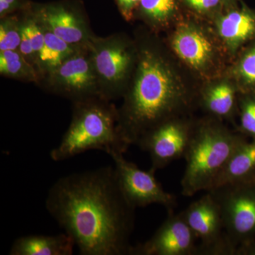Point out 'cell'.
<instances>
[{
	"label": "cell",
	"instance_id": "obj_25",
	"mask_svg": "<svg viewBox=\"0 0 255 255\" xmlns=\"http://www.w3.org/2000/svg\"><path fill=\"white\" fill-rule=\"evenodd\" d=\"M117 2L124 18L130 20L132 18L134 9L140 4V0H117Z\"/></svg>",
	"mask_w": 255,
	"mask_h": 255
},
{
	"label": "cell",
	"instance_id": "obj_17",
	"mask_svg": "<svg viewBox=\"0 0 255 255\" xmlns=\"http://www.w3.org/2000/svg\"><path fill=\"white\" fill-rule=\"evenodd\" d=\"M42 28L45 33V45L38 59V71L40 75H45L58 68L81 46L70 44L49 30Z\"/></svg>",
	"mask_w": 255,
	"mask_h": 255
},
{
	"label": "cell",
	"instance_id": "obj_2",
	"mask_svg": "<svg viewBox=\"0 0 255 255\" xmlns=\"http://www.w3.org/2000/svg\"><path fill=\"white\" fill-rule=\"evenodd\" d=\"M124 96L118 131L127 150L152 128L179 117L190 104L169 65L150 48L137 55L135 75Z\"/></svg>",
	"mask_w": 255,
	"mask_h": 255
},
{
	"label": "cell",
	"instance_id": "obj_8",
	"mask_svg": "<svg viewBox=\"0 0 255 255\" xmlns=\"http://www.w3.org/2000/svg\"><path fill=\"white\" fill-rule=\"evenodd\" d=\"M182 212L200 241L196 255H236V250L225 233L221 209L209 191Z\"/></svg>",
	"mask_w": 255,
	"mask_h": 255
},
{
	"label": "cell",
	"instance_id": "obj_19",
	"mask_svg": "<svg viewBox=\"0 0 255 255\" xmlns=\"http://www.w3.org/2000/svg\"><path fill=\"white\" fill-rule=\"evenodd\" d=\"M0 73L25 81L36 82L39 78L36 68L23 58L19 50L0 51Z\"/></svg>",
	"mask_w": 255,
	"mask_h": 255
},
{
	"label": "cell",
	"instance_id": "obj_20",
	"mask_svg": "<svg viewBox=\"0 0 255 255\" xmlns=\"http://www.w3.org/2000/svg\"><path fill=\"white\" fill-rule=\"evenodd\" d=\"M142 14L154 26L167 22L175 10V0H140Z\"/></svg>",
	"mask_w": 255,
	"mask_h": 255
},
{
	"label": "cell",
	"instance_id": "obj_9",
	"mask_svg": "<svg viewBox=\"0 0 255 255\" xmlns=\"http://www.w3.org/2000/svg\"><path fill=\"white\" fill-rule=\"evenodd\" d=\"M123 152H112L109 155L114 161L119 185L132 206L136 209L150 204H160L168 211L177 206L175 196L167 192L155 178L152 169L145 171L127 160Z\"/></svg>",
	"mask_w": 255,
	"mask_h": 255
},
{
	"label": "cell",
	"instance_id": "obj_14",
	"mask_svg": "<svg viewBox=\"0 0 255 255\" xmlns=\"http://www.w3.org/2000/svg\"><path fill=\"white\" fill-rule=\"evenodd\" d=\"M255 182V140H243L216 178L211 189L226 185ZM210 191V190H209Z\"/></svg>",
	"mask_w": 255,
	"mask_h": 255
},
{
	"label": "cell",
	"instance_id": "obj_26",
	"mask_svg": "<svg viewBox=\"0 0 255 255\" xmlns=\"http://www.w3.org/2000/svg\"><path fill=\"white\" fill-rule=\"evenodd\" d=\"M17 1L16 0H0V15L1 18L4 17L5 15L10 12L16 6Z\"/></svg>",
	"mask_w": 255,
	"mask_h": 255
},
{
	"label": "cell",
	"instance_id": "obj_18",
	"mask_svg": "<svg viewBox=\"0 0 255 255\" xmlns=\"http://www.w3.org/2000/svg\"><path fill=\"white\" fill-rule=\"evenodd\" d=\"M237 99L235 87L221 82L210 87L203 96V105L215 118H231L236 111Z\"/></svg>",
	"mask_w": 255,
	"mask_h": 255
},
{
	"label": "cell",
	"instance_id": "obj_22",
	"mask_svg": "<svg viewBox=\"0 0 255 255\" xmlns=\"http://www.w3.org/2000/svg\"><path fill=\"white\" fill-rule=\"evenodd\" d=\"M238 132L255 140V95L243 93L239 103Z\"/></svg>",
	"mask_w": 255,
	"mask_h": 255
},
{
	"label": "cell",
	"instance_id": "obj_12",
	"mask_svg": "<svg viewBox=\"0 0 255 255\" xmlns=\"http://www.w3.org/2000/svg\"><path fill=\"white\" fill-rule=\"evenodd\" d=\"M33 17L43 28L70 44L87 46L93 36L81 15L62 5L43 8Z\"/></svg>",
	"mask_w": 255,
	"mask_h": 255
},
{
	"label": "cell",
	"instance_id": "obj_16",
	"mask_svg": "<svg viewBox=\"0 0 255 255\" xmlns=\"http://www.w3.org/2000/svg\"><path fill=\"white\" fill-rule=\"evenodd\" d=\"M218 30L223 41L236 49L255 38V13L242 9L225 15L218 23Z\"/></svg>",
	"mask_w": 255,
	"mask_h": 255
},
{
	"label": "cell",
	"instance_id": "obj_7",
	"mask_svg": "<svg viewBox=\"0 0 255 255\" xmlns=\"http://www.w3.org/2000/svg\"><path fill=\"white\" fill-rule=\"evenodd\" d=\"M45 76L46 87L49 91L73 102L100 96L98 80L87 45L80 47Z\"/></svg>",
	"mask_w": 255,
	"mask_h": 255
},
{
	"label": "cell",
	"instance_id": "obj_21",
	"mask_svg": "<svg viewBox=\"0 0 255 255\" xmlns=\"http://www.w3.org/2000/svg\"><path fill=\"white\" fill-rule=\"evenodd\" d=\"M243 93L255 95V44L245 51L236 68Z\"/></svg>",
	"mask_w": 255,
	"mask_h": 255
},
{
	"label": "cell",
	"instance_id": "obj_6",
	"mask_svg": "<svg viewBox=\"0 0 255 255\" xmlns=\"http://www.w3.org/2000/svg\"><path fill=\"white\" fill-rule=\"evenodd\" d=\"M95 68L100 96L112 101L124 95L135 57L131 48L118 35L100 38L92 36L87 43Z\"/></svg>",
	"mask_w": 255,
	"mask_h": 255
},
{
	"label": "cell",
	"instance_id": "obj_1",
	"mask_svg": "<svg viewBox=\"0 0 255 255\" xmlns=\"http://www.w3.org/2000/svg\"><path fill=\"white\" fill-rule=\"evenodd\" d=\"M46 208L80 255H131L135 208L114 166L60 177L48 191Z\"/></svg>",
	"mask_w": 255,
	"mask_h": 255
},
{
	"label": "cell",
	"instance_id": "obj_13",
	"mask_svg": "<svg viewBox=\"0 0 255 255\" xmlns=\"http://www.w3.org/2000/svg\"><path fill=\"white\" fill-rule=\"evenodd\" d=\"M171 44L177 56L197 71L206 70L212 63L214 46L199 28L189 25L178 28Z\"/></svg>",
	"mask_w": 255,
	"mask_h": 255
},
{
	"label": "cell",
	"instance_id": "obj_11",
	"mask_svg": "<svg viewBox=\"0 0 255 255\" xmlns=\"http://www.w3.org/2000/svg\"><path fill=\"white\" fill-rule=\"evenodd\" d=\"M168 213L150 239L132 247L131 255H196L198 239L182 211Z\"/></svg>",
	"mask_w": 255,
	"mask_h": 255
},
{
	"label": "cell",
	"instance_id": "obj_24",
	"mask_svg": "<svg viewBox=\"0 0 255 255\" xmlns=\"http://www.w3.org/2000/svg\"><path fill=\"white\" fill-rule=\"evenodd\" d=\"M193 9L206 11L214 9L219 3V0H184Z\"/></svg>",
	"mask_w": 255,
	"mask_h": 255
},
{
	"label": "cell",
	"instance_id": "obj_4",
	"mask_svg": "<svg viewBox=\"0 0 255 255\" xmlns=\"http://www.w3.org/2000/svg\"><path fill=\"white\" fill-rule=\"evenodd\" d=\"M246 138L213 119L196 124L184 157L182 195L190 197L199 191L211 190L228 159Z\"/></svg>",
	"mask_w": 255,
	"mask_h": 255
},
{
	"label": "cell",
	"instance_id": "obj_15",
	"mask_svg": "<svg viewBox=\"0 0 255 255\" xmlns=\"http://www.w3.org/2000/svg\"><path fill=\"white\" fill-rule=\"evenodd\" d=\"M75 244L64 233L56 236L30 235L17 238L10 248V255H71Z\"/></svg>",
	"mask_w": 255,
	"mask_h": 255
},
{
	"label": "cell",
	"instance_id": "obj_23",
	"mask_svg": "<svg viewBox=\"0 0 255 255\" xmlns=\"http://www.w3.org/2000/svg\"><path fill=\"white\" fill-rule=\"evenodd\" d=\"M22 22L16 18H1L0 23V51L18 50L21 41Z\"/></svg>",
	"mask_w": 255,
	"mask_h": 255
},
{
	"label": "cell",
	"instance_id": "obj_5",
	"mask_svg": "<svg viewBox=\"0 0 255 255\" xmlns=\"http://www.w3.org/2000/svg\"><path fill=\"white\" fill-rule=\"evenodd\" d=\"M209 191L221 209L225 233L236 255H255V182Z\"/></svg>",
	"mask_w": 255,
	"mask_h": 255
},
{
	"label": "cell",
	"instance_id": "obj_3",
	"mask_svg": "<svg viewBox=\"0 0 255 255\" xmlns=\"http://www.w3.org/2000/svg\"><path fill=\"white\" fill-rule=\"evenodd\" d=\"M110 102L99 96L73 102L70 127L50 152L53 161L62 162L91 150L127 152L118 131V110Z\"/></svg>",
	"mask_w": 255,
	"mask_h": 255
},
{
	"label": "cell",
	"instance_id": "obj_10",
	"mask_svg": "<svg viewBox=\"0 0 255 255\" xmlns=\"http://www.w3.org/2000/svg\"><path fill=\"white\" fill-rule=\"evenodd\" d=\"M195 125L176 117L162 122L146 132L137 145L148 152L150 168L156 172L173 161L184 157Z\"/></svg>",
	"mask_w": 255,
	"mask_h": 255
}]
</instances>
